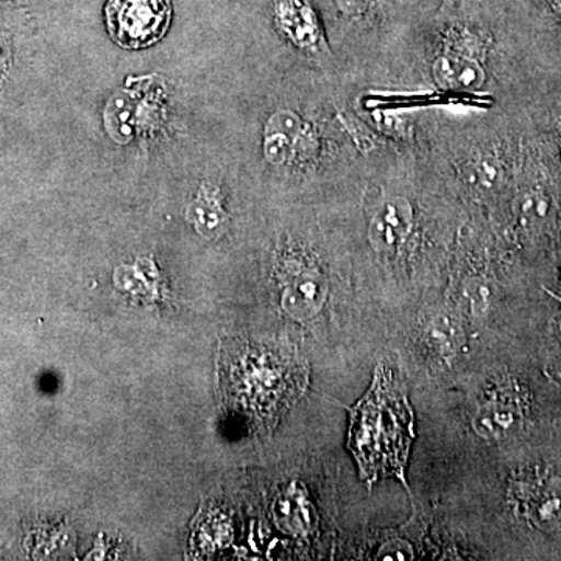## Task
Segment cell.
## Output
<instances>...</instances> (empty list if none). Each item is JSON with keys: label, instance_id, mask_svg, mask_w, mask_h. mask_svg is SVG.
Masks as SVG:
<instances>
[{"label": "cell", "instance_id": "obj_1", "mask_svg": "<svg viewBox=\"0 0 561 561\" xmlns=\"http://www.w3.org/2000/svg\"><path fill=\"white\" fill-rule=\"evenodd\" d=\"M348 448L368 485L381 478L405 483L413 442V412L386 365L379 364L370 390L350 409Z\"/></svg>", "mask_w": 561, "mask_h": 561}, {"label": "cell", "instance_id": "obj_2", "mask_svg": "<svg viewBox=\"0 0 561 561\" xmlns=\"http://www.w3.org/2000/svg\"><path fill=\"white\" fill-rule=\"evenodd\" d=\"M225 362V393L234 408L271 426L301 397L308 370L297 354L273 345H247Z\"/></svg>", "mask_w": 561, "mask_h": 561}, {"label": "cell", "instance_id": "obj_3", "mask_svg": "<svg viewBox=\"0 0 561 561\" xmlns=\"http://www.w3.org/2000/svg\"><path fill=\"white\" fill-rule=\"evenodd\" d=\"M105 16L114 43L125 49H146L171 27V0H108Z\"/></svg>", "mask_w": 561, "mask_h": 561}, {"label": "cell", "instance_id": "obj_4", "mask_svg": "<svg viewBox=\"0 0 561 561\" xmlns=\"http://www.w3.org/2000/svg\"><path fill=\"white\" fill-rule=\"evenodd\" d=\"M523 394L515 389L493 391L476 412L472 426L485 440H496L511 434L524 420Z\"/></svg>", "mask_w": 561, "mask_h": 561}, {"label": "cell", "instance_id": "obj_5", "mask_svg": "<svg viewBox=\"0 0 561 561\" xmlns=\"http://www.w3.org/2000/svg\"><path fill=\"white\" fill-rule=\"evenodd\" d=\"M413 225V210L411 203L405 198H389L379 206L373 216L368 238L373 249L378 251H393L400 249Z\"/></svg>", "mask_w": 561, "mask_h": 561}, {"label": "cell", "instance_id": "obj_6", "mask_svg": "<svg viewBox=\"0 0 561 561\" xmlns=\"http://www.w3.org/2000/svg\"><path fill=\"white\" fill-rule=\"evenodd\" d=\"M522 507L529 522L538 527L561 524V479L523 483Z\"/></svg>", "mask_w": 561, "mask_h": 561}, {"label": "cell", "instance_id": "obj_7", "mask_svg": "<svg viewBox=\"0 0 561 561\" xmlns=\"http://www.w3.org/2000/svg\"><path fill=\"white\" fill-rule=\"evenodd\" d=\"M327 279L317 271L298 273L289 280L283 295V306L295 317L313 316L327 300Z\"/></svg>", "mask_w": 561, "mask_h": 561}, {"label": "cell", "instance_id": "obj_8", "mask_svg": "<svg viewBox=\"0 0 561 561\" xmlns=\"http://www.w3.org/2000/svg\"><path fill=\"white\" fill-rule=\"evenodd\" d=\"M435 79L446 90L470 91L483 83V70L474 60L459 55H443L435 61Z\"/></svg>", "mask_w": 561, "mask_h": 561}, {"label": "cell", "instance_id": "obj_9", "mask_svg": "<svg viewBox=\"0 0 561 561\" xmlns=\"http://www.w3.org/2000/svg\"><path fill=\"white\" fill-rule=\"evenodd\" d=\"M220 202L219 191L208 184H203L197 197L192 202L190 220L194 221L195 227L203 236L214 238L227 224V213Z\"/></svg>", "mask_w": 561, "mask_h": 561}, {"label": "cell", "instance_id": "obj_10", "mask_svg": "<svg viewBox=\"0 0 561 561\" xmlns=\"http://www.w3.org/2000/svg\"><path fill=\"white\" fill-rule=\"evenodd\" d=\"M427 337L443 357H449L459 348L460 328L449 317H437L427 328Z\"/></svg>", "mask_w": 561, "mask_h": 561}, {"label": "cell", "instance_id": "obj_11", "mask_svg": "<svg viewBox=\"0 0 561 561\" xmlns=\"http://www.w3.org/2000/svg\"><path fill=\"white\" fill-rule=\"evenodd\" d=\"M294 140L287 138L283 133L267 131L264 144L265 158L272 164H284L294 154Z\"/></svg>", "mask_w": 561, "mask_h": 561}, {"label": "cell", "instance_id": "obj_12", "mask_svg": "<svg viewBox=\"0 0 561 561\" xmlns=\"http://www.w3.org/2000/svg\"><path fill=\"white\" fill-rule=\"evenodd\" d=\"M267 131L283 133L291 140L298 139L302 133V122L291 111H279L272 117L267 125Z\"/></svg>", "mask_w": 561, "mask_h": 561}, {"label": "cell", "instance_id": "obj_13", "mask_svg": "<svg viewBox=\"0 0 561 561\" xmlns=\"http://www.w3.org/2000/svg\"><path fill=\"white\" fill-rule=\"evenodd\" d=\"M546 210H548V205L540 195H531V197H526L523 201L522 214L526 220L537 221L545 217Z\"/></svg>", "mask_w": 561, "mask_h": 561}, {"label": "cell", "instance_id": "obj_14", "mask_svg": "<svg viewBox=\"0 0 561 561\" xmlns=\"http://www.w3.org/2000/svg\"><path fill=\"white\" fill-rule=\"evenodd\" d=\"M467 295L470 297L472 311L478 312L479 309H485L489 291H486L482 284H479L478 280H472L470 286L467 287Z\"/></svg>", "mask_w": 561, "mask_h": 561}, {"label": "cell", "instance_id": "obj_15", "mask_svg": "<svg viewBox=\"0 0 561 561\" xmlns=\"http://www.w3.org/2000/svg\"><path fill=\"white\" fill-rule=\"evenodd\" d=\"M339 2H341L342 9L348 13H357L367 7L368 0H339Z\"/></svg>", "mask_w": 561, "mask_h": 561}, {"label": "cell", "instance_id": "obj_16", "mask_svg": "<svg viewBox=\"0 0 561 561\" xmlns=\"http://www.w3.org/2000/svg\"><path fill=\"white\" fill-rule=\"evenodd\" d=\"M549 2L552 3L553 9L559 11V14L561 16V0H549Z\"/></svg>", "mask_w": 561, "mask_h": 561}]
</instances>
